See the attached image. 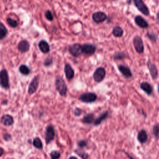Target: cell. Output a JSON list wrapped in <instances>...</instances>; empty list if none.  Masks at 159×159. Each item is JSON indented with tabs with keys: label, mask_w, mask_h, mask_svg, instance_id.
Segmentation results:
<instances>
[{
	"label": "cell",
	"mask_w": 159,
	"mask_h": 159,
	"mask_svg": "<svg viewBox=\"0 0 159 159\" xmlns=\"http://www.w3.org/2000/svg\"><path fill=\"white\" fill-rule=\"evenodd\" d=\"M55 86L57 90L58 91L60 95L65 96L67 91V87L63 78L60 76H57L56 78Z\"/></svg>",
	"instance_id": "6da1fadb"
},
{
	"label": "cell",
	"mask_w": 159,
	"mask_h": 159,
	"mask_svg": "<svg viewBox=\"0 0 159 159\" xmlns=\"http://www.w3.org/2000/svg\"><path fill=\"white\" fill-rule=\"evenodd\" d=\"M135 6L137 7V9L143 15L145 16H148L150 14L149 9L147 7V6L145 4V2L143 1V0H132Z\"/></svg>",
	"instance_id": "7a4b0ae2"
},
{
	"label": "cell",
	"mask_w": 159,
	"mask_h": 159,
	"mask_svg": "<svg viewBox=\"0 0 159 159\" xmlns=\"http://www.w3.org/2000/svg\"><path fill=\"white\" fill-rule=\"evenodd\" d=\"M132 42L135 51L139 53H142L144 51V45L142 38L139 35H136L134 37Z\"/></svg>",
	"instance_id": "3957f363"
},
{
	"label": "cell",
	"mask_w": 159,
	"mask_h": 159,
	"mask_svg": "<svg viewBox=\"0 0 159 159\" xmlns=\"http://www.w3.org/2000/svg\"><path fill=\"white\" fill-rule=\"evenodd\" d=\"M0 84L5 89H7L9 87V75L6 70H2L0 71Z\"/></svg>",
	"instance_id": "277c9868"
},
{
	"label": "cell",
	"mask_w": 159,
	"mask_h": 159,
	"mask_svg": "<svg viewBox=\"0 0 159 159\" xmlns=\"http://www.w3.org/2000/svg\"><path fill=\"white\" fill-rule=\"evenodd\" d=\"M106 76V70L103 67L98 68L93 73V79L96 82L102 81Z\"/></svg>",
	"instance_id": "5b68a950"
},
{
	"label": "cell",
	"mask_w": 159,
	"mask_h": 159,
	"mask_svg": "<svg viewBox=\"0 0 159 159\" xmlns=\"http://www.w3.org/2000/svg\"><path fill=\"white\" fill-rule=\"evenodd\" d=\"M97 99V95L94 93H85L80 96V100L84 102H93Z\"/></svg>",
	"instance_id": "8992f818"
},
{
	"label": "cell",
	"mask_w": 159,
	"mask_h": 159,
	"mask_svg": "<svg viewBox=\"0 0 159 159\" xmlns=\"http://www.w3.org/2000/svg\"><path fill=\"white\" fill-rule=\"evenodd\" d=\"M107 18L106 14L102 11H98L93 14L92 19L93 21L97 24L102 23L104 22Z\"/></svg>",
	"instance_id": "52a82bcc"
},
{
	"label": "cell",
	"mask_w": 159,
	"mask_h": 159,
	"mask_svg": "<svg viewBox=\"0 0 159 159\" xmlns=\"http://www.w3.org/2000/svg\"><path fill=\"white\" fill-rule=\"evenodd\" d=\"M147 65L152 79L157 80L158 77V71L156 65L153 63H152L150 60L147 61Z\"/></svg>",
	"instance_id": "ba28073f"
},
{
	"label": "cell",
	"mask_w": 159,
	"mask_h": 159,
	"mask_svg": "<svg viewBox=\"0 0 159 159\" xmlns=\"http://www.w3.org/2000/svg\"><path fill=\"white\" fill-rule=\"evenodd\" d=\"M45 137V141L47 143H49L51 141L53 140L55 137V130L52 125H50L47 127Z\"/></svg>",
	"instance_id": "9c48e42d"
},
{
	"label": "cell",
	"mask_w": 159,
	"mask_h": 159,
	"mask_svg": "<svg viewBox=\"0 0 159 159\" xmlns=\"http://www.w3.org/2000/svg\"><path fill=\"white\" fill-rule=\"evenodd\" d=\"M96 49V46L91 43H85L81 46L82 53L88 55H93L95 52Z\"/></svg>",
	"instance_id": "30bf717a"
},
{
	"label": "cell",
	"mask_w": 159,
	"mask_h": 159,
	"mask_svg": "<svg viewBox=\"0 0 159 159\" xmlns=\"http://www.w3.org/2000/svg\"><path fill=\"white\" fill-rule=\"evenodd\" d=\"M69 52L74 57H78L82 53L81 45L79 43H74L69 47Z\"/></svg>",
	"instance_id": "8fae6325"
},
{
	"label": "cell",
	"mask_w": 159,
	"mask_h": 159,
	"mask_svg": "<svg viewBox=\"0 0 159 159\" xmlns=\"http://www.w3.org/2000/svg\"><path fill=\"white\" fill-rule=\"evenodd\" d=\"M118 70L120 73L126 78H129L132 76V73L129 67L124 65H119Z\"/></svg>",
	"instance_id": "7c38bea8"
},
{
	"label": "cell",
	"mask_w": 159,
	"mask_h": 159,
	"mask_svg": "<svg viewBox=\"0 0 159 159\" xmlns=\"http://www.w3.org/2000/svg\"><path fill=\"white\" fill-rule=\"evenodd\" d=\"M134 21L136 25L142 29H146L149 26L148 22L141 16H136L134 18Z\"/></svg>",
	"instance_id": "4fadbf2b"
},
{
	"label": "cell",
	"mask_w": 159,
	"mask_h": 159,
	"mask_svg": "<svg viewBox=\"0 0 159 159\" xmlns=\"http://www.w3.org/2000/svg\"><path fill=\"white\" fill-rule=\"evenodd\" d=\"M39 76H35L30 82L29 88H28V92L30 94H32L34 93L39 86Z\"/></svg>",
	"instance_id": "5bb4252c"
},
{
	"label": "cell",
	"mask_w": 159,
	"mask_h": 159,
	"mask_svg": "<svg viewBox=\"0 0 159 159\" xmlns=\"http://www.w3.org/2000/svg\"><path fill=\"white\" fill-rule=\"evenodd\" d=\"M140 87L148 96L151 95L153 93V87L148 82L144 81L141 83L140 84Z\"/></svg>",
	"instance_id": "9a60e30c"
},
{
	"label": "cell",
	"mask_w": 159,
	"mask_h": 159,
	"mask_svg": "<svg viewBox=\"0 0 159 159\" xmlns=\"http://www.w3.org/2000/svg\"><path fill=\"white\" fill-rule=\"evenodd\" d=\"M137 140L140 143H145L148 140V135L145 130L142 129L140 131H139L137 136Z\"/></svg>",
	"instance_id": "2e32d148"
},
{
	"label": "cell",
	"mask_w": 159,
	"mask_h": 159,
	"mask_svg": "<svg viewBox=\"0 0 159 159\" xmlns=\"http://www.w3.org/2000/svg\"><path fill=\"white\" fill-rule=\"evenodd\" d=\"M1 122L6 126H10L14 123V119L9 114H5L2 116Z\"/></svg>",
	"instance_id": "e0dca14e"
},
{
	"label": "cell",
	"mask_w": 159,
	"mask_h": 159,
	"mask_svg": "<svg viewBox=\"0 0 159 159\" xmlns=\"http://www.w3.org/2000/svg\"><path fill=\"white\" fill-rule=\"evenodd\" d=\"M65 73L68 80H70L74 77V70L70 64L66 63L65 66Z\"/></svg>",
	"instance_id": "ac0fdd59"
},
{
	"label": "cell",
	"mask_w": 159,
	"mask_h": 159,
	"mask_svg": "<svg viewBox=\"0 0 159 159\" xmlns=\"http://www.w3.org/2000/svg\"><path fill=\"white\" fill-rule=\"evenodd\" d=\"M29 47H30L29 43L25 40H23L20 41L18 43V46H17L19 50L21 52H27L29 49Z\"/></svg>",
	"instance_id": "d6986e66"
},
{
	"label": "cell",
	"mask_w": 159,
	"mask_h": 159,
	"mask_svg": "<svg viewBox=\"0 0 159 159\" xmlns=\"http://www.w3.org/2000/svg\"><path fill=\"white\" fill-rule=\"evenodd\" d=\"M109 115V112L108 111H104L102 113H101L94 121V125H99L102 121H104V120H106Z\"/></svg>",
	"instance_id": "ffe728a7"
},
{
	"label": "cell",
	"mask_w": 159,
	"mask_h": 159,
	"mask_svg": "<svg viewBox=\"0 0 159 159\" xmlns=\"http://www.w3.org/2000/svg\"><path fill=\"white\" fill-rule=\"evenodd\" d=\"M39 47L41 50V52L45 53L48 52L50 50V46L48 43L43 40H42L41 41H40V42L39 43Z\"/></svg>",
	"instance_id": "44dd1931"
},
{
	"label": "cell",
	"mask_w": 159,
	"mask_h": 159,
	"mask_svg": "<svg viewBox=\"0 0 159 159\" xmlns=\"http://www.w3.org/2000/svg\"><path fill=\"white\" fill-rule=\"evenodd\" d=\"M112 35L116 37H120L123 35L124 30L120 26H115L112 30Z\"/></svg>",
	"instance_id": "7402d4cb"
},
{
	"label": "cell",
	"mask_w": 159,
	"mask_h": 159,
	"mask_svg": "<svg viewBox=\"0 0 159 159\" xmlns=\"http://www.w3.org/2000/svg\"><path fill=\"white\" fill-rule=\"evenodd\" d=\"M94 120V114L92 113L88 114L86 116H84L82 119V121L84 124H91Z\"/></svg>",
	"instance_id": "603a6c76"
},
{
	"label": "cell",
	"mask_w": 159,
	"mask_h": 159,
	"mask_svg": "<svg viewBox=\"0 0 159 159\" xmlns=\"http://www.w3.org/2000/svg\"><path fill=\"white\" fill-rule=\"evenodd\" d=\"M7 30L5 25L0 22V40L3 39L7 34Z\"/></svg>",
	"instance_id": "cb8c5ba5"
},
{
	"label": "cell",
	"mask_w": 159,
	"mask_h": 159,
	"mask_svg": "<svg viewBox=\"0 0 159 159\" xmlns=\"http://www.w3.org/2000/svg\"><path fill=\"white\" fill-rule=\"evenodd\" d=\"M19 70L20 73L24 75H28L30 72L29 68L25 65H20Z\"/></svg>",
	"instance_id": "d4e9b609"
},
{
	"label": "cell",
	"mask_w": 159,
	"mask_h": 159,
	"mask_svg": "<svg viewBox=\"0 0 159 159\" xmlns=\"http://www.w3.org/2000/svg\"><path fill=\"white\" fill-rule=\"evenodd\" d=\"M126 57V55L125 53L122 52H117L114 53V59L115 60H122Z\"/></svg>",
	"instance_id": "484cf974"
},
{
	"label": "cell",
	"mask_w": 159,
	"mask_h": 159,
	"mask_svg": "<svg viewBox=\"0 0 159 159\" xmlns=\"http://www.w3.org/2000/svg\"><path fill=\"white\" fill-rule=\"evenodd\" d=\"M33 145L35 148H39V149H41L43 147L42 141H41V140L39 137H36V138H35L34 139V140H33Z\"/></svg>",
	"instance_id": "4316f807"
},
{
	"label": "cell",
	"mask_w": 159,
	"mask_h": 159,
	"mask_svg": "<svg viewBox=\"0 0 159 159\" xmlns=\"http://www.w3.org/2000/svg\"><path fill=\"white\" fill-rule=\"evenodd\" d=\"M152 133L156 139L159 138V124H155L152 127Z\"/></svg>",
	"instance_id": "83f0119b"
},
{
	"label": "cell",
	"mask_w": 159,
	"mask_h": 159,
	"mask_svg": "<svg viewBox=\"0 0 159 159\" xmlns=\"http://www.w3.org/2000/svg\"><path fill=\"white\" fill-rule=\"evenodd\" d=\"M7 23L9 24V26L12 27H16L17 26V20L13 19H11L10 17H8L7 18Z\"/></svg>",
	"instance_id": "f1b7e54d"
},
{
	"label": "cell",
	"mask_w": 159,
	"mask_h": 159,
	"mask_svg": "<svg viewBox=\"0 0 159 159\" xmlns=\"http://www.w3.org/2000/svg\"><path fill=\"white\" fill-rule=\"evenodd\" d=\"M146 37L150 39L151 41L152 42H157V36L153 34V33H150V32H147L146 34Z\"/></svg>",
	"instance_id": "f546056e"
},
{
	"label": "cell",
	"mask_w": 159,
	"mask_h": 159,
	"mask_svg": "<svg viewBox=\"0 0 159 159\" xmlns=\"http://www.w3.org/2000/svg\"><path fill=\"white\" fill-rule=\"evenodd\" d=\"M60 157V153L58 151H52L50 153V157L52 159H56V158H58Z\"/></svg>",
	"instance_id": "4dcf8cb0"
},
{
	"label": "cell",
	"mask_w": 159,
	"mask_h": 159,
	"mask_svg": "<svg viewBox=\"0 0 159 159\" xmlns=\"http://www.w3.org/2000/svg\"><path fill=\"white\" fill-rule=\"evenodd\" d=\"M45 16L46 17V19L50 21H52L53 20V15L52 14V12H50V11L48 10L45 12Z\"/></svg>",
	"instance_id": "1f68e13d"
},
{
	"label": "cell",
	"mask_w": 159,
	"mask_h": 159,
	"mask_svg": "<svg viewBox=\"0 0 159 159\" xmlns=\"http://www.w3.org/2000/svg\"><path fill=\"white\" fill-rule=\"evenodd\" d=\"M52 62H53L52 58L51 57H48L45 59V60L44 61V65L45 66H49L52 63Z\"/></svg>",
	"instance_id": "d6a6232c"
},
{
	"label": "cell",
	"mask_w": 159,
	"mask_h": 159,
	"mask_svg": "<svg viewBox=\"0 0 159 159\" xmlns=\"http://www.w3.org/2000/svg\"><path fill=\"white\" fill-rule=\"evenodd\" d=\"M78 145L81 148H83L87 145V142L85 140H80L78 142Z\"/></svg>",
	"instance_id": "836d02e7"
},
{
	"label": "cell",
	"mask_w": 159,
	"mask_h": 159,
	"mask_svg": "<svg viewBox=\"0 0 159 159\" xmlns=\"http://www.w3.org/2000/svg\"><path fill=\"white\" fill-rule=\"evenodd\" d=\"M75 152H76L77 153V154H78L81 158H88V155L86 154V153H85L84 152H79L78 151H75Z\"/></svg>",
	"instance_id": "e575fe53"
},
{
	"label": "cell",
	"mask_w": 159,
	"mask_h": 159,
	"mask_svg": "<svg viewBox=\"0 0 159 159\" xmlns=\"http://www.w3.org/2000/svg\"><path fill=\"white\" fill-rule=\"evenodd\" d=\"M81 114V109H78V108L75 109V114L76 116H80Z\"/></svg>",
	"instance_id": "d590c367"
},
{
	"label": "cell",
	"mask_w": 159,
	"mask_h": 159,
	"mask_svg": "<svg viewBox=\"0 0 159 159\" xmlns=\"http://www.w3.org/2000/svg\"><path fill=\"white\" fill-rule=\"evenodd\" d=\"M4 139L5 140H9L11 139V135L9 134H6L4 135Z\"/></svg>",
	"instance_id": "8d00e7d4"
},
{
	"label": "cell",
	"mask_w": 159,
	"mask_h": 159,
	"mask_svg": "<svg viewBox=\"0 0 159 159\" xmlns=\"http://www.w3.org/2000/svg\"><path fill=\"white\" fill-rule=\"evenodd\" d=\"M156 20H157V22L159 24V12H157V14L156 15Z\"/></svg>",
	"instance_id": "74e56055"
},
{
	"label": "cell",
	"mask_w": 159,
	"mask_h": 159,
	"mask_svg": "<svg viewBox=\"0 0 159 159\" xmlns=\"http://www.w3.org/2000/svg\"><path fill=\"white\" fill-rule=\"evenodd\" d=\"M3 153H4V150H3V149H2L1 147H0V157L2 155Z\"/></svg>",
	"instance_id": "f35d334b"
},
{
	"label": "cell",
	"mask_w": 159,
	"mask_h": 159,
	"mask_svg": "<svg viewBox=\"0 0 159 159\" xmlns=\"http://www.w3.org/2000/svg\"><path fill=\"white\" fill-rule=\"evenodd\" d=\"M157 89H158V92L159 93V84H158V87H157Z\"/></svg>",
	"instance_id": "ab89813d"
}]
</instances>
